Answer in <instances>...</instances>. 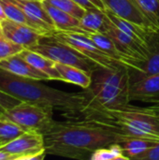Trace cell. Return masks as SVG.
Returning <instances> with one entry per match:
<instances>
[{
  "label": "cell",
  "mask_w": 159,
  "mask_h": 160,
  "mask_svg": "<svg viewBox=\"0 0 159 160\" xmlns=\"http://www.w3.org/2000/svg\"><path fill=\"white\" fill-rule=\"evenodd\" d=\"M46 153L74 159H89L98 148L119 142L127 137L108 122L84 116L54 121L43 133Z\"/></svg>",
  "instance_id": "cell-1"
},
{
  "label": "cell",
  "mask_w": 159,
  "mask_h": 160,
  "mask_svg": "<svg viewBox=\"0 0 159 160\" xmlns=\"http://www.w3.org/2000/svg\"><path fill=\"white\" fill-rule=\"evenodd\" d=\"M0 90L21 101L60 111L67 119L83 117L88 107L87 96L84 92L61 91L44 85L37 80L21 77L2 68H0Z\"/></svg>",
  "instance_id": "cell-2"
},
{
  "label": "cell",
  "mask_w": 159,
  "mask_h": 160,
  "mask_svg": "<svg viewBox=\"0 0 159 160\" xmlns=\"http://www.w3.org/2000/svg\"><path fill=\"white\" fill-rule=\"evenodd\" d=\"M91 77V84L84 92L88 100L85 112L92 109H122L130 103L129 68L98 67Z\"/></svg>",
  "instance_id": "cell-3"
},
{
  "label": "cell",
  "mask_w": 159,
  "mask_h": 160,
  "mask_svg": "<svg viewBox=\"0 0 159 160\" xmlns=\"http://www.w3.org/2000/svg\"><path fill=\"white\" fill-rule=\"evenodd\" d=\"M84 116L104 120L127 136L159 142V125L156 117L139 106L129 103L122 109H92Z\"/></svg>",
  "instance_id": "cell-4"
},
{
  "label": "cell",
  "mask_w": 159,
  "mask_h": 160,
  "mask_svg": "<svg viewBox=\"0 0 159 160\" xmlns=\"http://www.w3.org/2000/svg\"><path fill=\"white\" fill-rule=\"evenodd\" d=\"M29 50L38 52L53 62L80 68L86 72H92L98 68L97 64L85 57L73 47L60 41L52 36H43L38 43Z\"/></svg>",
  "instance_id": "cell-5"
},
{
  "label": "cell",
  "mask_w": 159,
  "mask_h": 160,
  "mask_svg": "<svg viewBox=\"0 0 159 160\" xmlns=\"http://www.w3.org/2000/svg\"><path fill=\"white\" fill-rule=\"evenodd\" d=\"M53 110L38 104L21 101L5 111L1 116L10 120L24 130H36L42 134L54 122Z\"/></svg>",
  "instance_id": "cell-6"
},
{
  "label": "cell",
  "mask_w": 159,
  "mask_h": 160,
  "mask_svg": "<svg viewBox=\"0 0 159 160\" xmlns=\"http://www.w3.org/2000/svg\"><path fill=\"white\" fill-rule=\"evenodd\" d=\"M51 36L56 38L60 41L73 47L85 57L93 61L98 67L109 68V69H117L121 68H126L115 60L111 58L107 53L97 46V44L86 35L76 33L72 31H59L56 30Z\"/></svg>",
  "instance_id": "cell-7"
},
{
  "label": "cell",
  "mask_w": 159,
  "mask_h": 160,
  "mask_svg": "<svg viewBox=\"0 0 159 160\" xmlns=\"http://www.w3.org/2000/svg\"><path fill=\"white\" fill-rule=\"evenodd\" d=\"M0 150L16 157V160H42L47 155L44 137L41 132L27 130L7 143L0 145Z\"/></svg>",
  "instance_id": "cell-8"
},
{
  "label": "cell",
  "mask_w": 159,
  "mask_h": 160,
  "mask_svg": "<svg viewBox=\"0 0 159 160\" xmlns=\"http://www.w3.org/2000/svg\"><path fill=\"white\" fill-rule=\"evenodd\" d=\"M106 8L118 17L134 22L151 32L159 33L154 23L142 12L135 0H102Z\"/></svg>",
  "instance_id": "cell-9"
},
{
  "label": "cell",
  "mask_w": 159,
  "mask_h": 160,
  "mask_svg": "<svg viewBox=\"0 0 159 160\" xmlns=\"http://www.w3.org/2000/svg\"><path fill=\"white\" fill-rule=\"evenodd\" d=\"M3 35L13 42L22 46L24 49H30L37 45L44 36L38 30L28 25L16 22L9 19L0 22Z\"/></svg>",
  "instance_id": "cell-10"
},
{
  "label": "cell",
  "mask_w": 159,
  "mask_h": 160,
  "mask_svg": "<svg viewBox=\"0 0 159 160\" xmlns=\"http://www.w3.org/2000/svg\"><path fill=\"white\" fill-rule=\"evenodd\" d=\"M130 101L152 103L159 100V73L130 81Z\"/></svg>",
  "instance_id": "cell-11"
},
{
  "label": "cell",
  "mask_w": 159,
  "mask_h": 160,
  "mask_svg": "<svg viewBox=\"0 0 159 160\" xmlns=\"http://www.w3.org/2000/svg\"><path fill=\"white\" fill-rule=\"evenodd\" d=\"M0 68L11 72L15 75L30 78L37 81H50V77L44 72L38 70L22 58L20 53L7 57L0 61Z\"/></svg>",
  "instance_id": "cell-12"
},
{
  "label": "cell",
  "mask_w": 159,
  "mask_h": 160,
  "mask_svg": "<svg viewBox=\"0 0 159 160\" xmlns=\"http://www.w3.org/2000/svg\"><path fill=\"white\" fill-rule=\"evenodd\" d=\"M106 14L109 18V20L121 31L128 35L130 38H132L137 42L149 47L150 48V42L153 38V37L158 33L151 32L134 22H131L129 21H127L121 17H118L114 13H112L110 10H106Z\"/></svg>",
  "instance_id": "cell-13"
},
{
  "label": "cell",
  "mask_w": 159,
  "mask_h": 160,
  "mask_svg": "<svg viewBox=\"0 0 159 160\" xmlns=\"http://www.w3.org/2000/svg\"><path fill=\"white\" fill-rule=\"evenodd\" d=\"M43 6L47 10L48 14L52 18L53 24L56 30L59 31H72L76 33H81L87 35L86 32L81 29L80 27V20L76 17L72 16L71 14L54 7L53 5L50 4L49 2L42 0Z\"/></svg>",
  "instance_id": "cell-14"
},
{
  "label": "cell",
  "mask_w": 159,
  "mask_h": 160,
  "mask_svg": "<svg viewBox=\"0 0 159 160\" xmlns=\"http://www.w3.org/2000/svg\"><path fill=\"white\" fill-rule=\"evenodd\" d=\"M159 73V33L155 35L150 42V51L147 59L136 70L129 69L130 81Z\"/></svg>",
  "instance_id": "cell-15"
},
{
  "label": "cell",
  "mask_w": 159,
  "mask_h": 160,
  "mask_svg": "<svg viewBox=\"0 0 159 160\" xmlns=\"http://www.w3.org/2000/svg\"><path fill=\"white\" fill-rule=\"evenodd\" d=\"M109 25V18L106 10L99 8L85 9L84 14L80 19V27L86 33L105 34Z\"/></svg>",
  "instance_id": "cell-16"
},
{
  "label": "cell",
  "mask_w": 159,
  "mask_h": 160,
  "mask_svg": "<svg viewBox=\"0 0 159 160\" xmlns=\"http://www.w3.org/2000/svg\"><path fill=\"white\" fill-rule=\"evenodd\" d=\"M54 66L61 76V81L78 85L83 89H87L90 86L92 77L91 74L85 70L74 66L56 62L54 63Z\"/></svg>",
  "instance_id": "cell-17"
},
{
  "label": "cell",
  "mask_w": 159,
  "mask_h": 160,
  "mask_svg": "<svg viewBox=\"0 0 159 160\" xmlns=\"http://www.w3.org/2000/svg\"><path fill=\"white\" fill-rule=\"evenodd\" d=\"M20 55L24 58L28 63H30L33 67L47 74L51 80L61 81V76L54 66L55 62H53L50 58L29 49L22 50L20 52Z\"/></svg>",
  "instance_id": "cell-18"
},
{
  "label": "cell",
  "mask_w": 159,
  "mask_h": 160,
  "mask_svg": "<svg viewBox=\"0 0 159 160\" xmlns=\"http://www.w3.org/2000/svg\"><path fill=\"white\" fill-rule=\"evenodd\" d=\"M158 142L144 139V138H138V137H127L125 140L119 142V145L121 146L124 155L127 157L128 160H137V158L157 144Z\"/></svg>",
  "instance_id": "cell-19"
},
{
  "label": "cell",
  "mask_w": 159,
  "mask_h": 160,
  "mask_svg": "<svg viewBox=\"0 0 159 160\" xmlns=\"http://www.w3.org/2000/svg\"><path fill=\"white\" fill-rule=\"evenodd\" d=\"M0 4L4 9V12L7 16V19H9V20L14 21L16 22L22 23V24L28 25L30 27H33L44 35V33L37 27V25L28 17V15L19 6H17L16 4H14L10 0H0Z\"/></svg>",
  "instance_id": "cell-20"
},
{
  "label": "cell",
  "mask_w": 159,
  "mask_h": 160,
  "mask_svg": "<svg viewBox=\"0 0 159 160\" xmlns=\"http://www.w3.org/2000/svg\"><path fill=\"white\" fill-rule=\"evenodd\" d=\"M90 160H128L118 142L97 149L90 156Z\"/></svg>",
  "instance_id": "cell-21"
},
{
  "label": "cell",
  "mask_w": 159,
  "mask_h": 160,
  "mask_svg": "<svg viewBox=\"0 0 159 160\" xmlns=\"http://www.w3.org/2000/svg\"><path fill=\"white\" fill-rule=\"evenodd\" d=\"M25 131L20 126L0 115V142L2 144L9 142Z\"/></svg>",
  "instance_id": "cell-22"
},
{
  "label": "cell",
  "mask_w": 159,
  "mask_h": 160,
  "mask_svg": "<svg viewBox=\"0 0 159 160\" xmlns=\"http://www.w3.org/2000/svg\"><path fill=\"white\" fill-rule=\"evenodd\" d=\"M146 17L159 31V0H135Z\"/></svg>",
  "instance_id": "cell-23"
},
{
  "label": "cell",
  "mask_w": 159,
  "mask_h": 160,
  "mask_svg": "<svg viewBox=\"0 0 159 160\" xmlns=\"http://www.w3.org/2000/svg\"><path fill=\"white\" fill-rule=\"evenodd\" d=\"M54 7L71 14L77 19H81L85 12V9L77 4L74 0H45Z\"/></svg>",
  "instance_id": "cell-24"
},
{
  "label": "cell",
  "mask_w": 159,
  "mask_h": 160,
  "mask_svg": "<svg viewBox=\"0 0 159 160\" xmlns=\"http://www.w3.org/2000/svg\"><path fill=\"white\" fill-rule=\"evenodd\" d=\"M24 48L12 40L6 38L4 35L0 36V61L20 53Z\"/></svg>",
  "instance_id": "cell-25"
},
{
  "label": "cell",
  "mask_w": 159,
  "mask_h": 160,
  "mask_svg": "<svg viewBox=\"0 0 159 160\" xmlns=\"http://www.w3.org/2000/svg\"><path fill=\"white\" fill-rule=\"evenodd\" d=\"M20 102H21V100L17 99L16 98L12 97L11 95L7 94V92L0 90V115L5 111L19 104Z\"/></svg>",
  "instance_id": "cell-26"
},
{
  "label": "cell",
  "mask_w": 159,
  "mask_h": 160,
  "mask_svg": "<svg viewBox=\"0 0 159 160\" xmlns=\"http://www.w3.org/2000/svg\"><path fill=\"white\" fill-rule=\"evenodd\" d=\"M74 1L84 9L99 8L102 10H107L106 6L104 5L102 0H74Z\"/></svg>",
  "instance_id": "cell-27"
},
{
  "label": "cell",
  "mask_w": 159,
  "mask_h": 160,
  "mask_svg": "<svg viewBox=\"0 0 159 160\" xmlns=\"http://www.w3.org/2000/svg\"><path fill=\"white\" fill-rule=\"evenodd\" d=\"M137 160H159V142L145 153L141 155Z\"/></svg>",
  "instance_id": "cell-28"
},
{
  "label": "cell",
  "mask_w": 159,
  "mask_h": 160,
  "mask_svg": "<svg viewBox=\"0 0 159 160\" xmlns=\"http://www.w3.org/2000/svg\"><path fill=\"white\" fill-rule=\"evenodd\" d=\"M141 108L142 110L146 111V112H152V113H156V114H159V100L158 101H156V102L149 103L148 106L141 107Z\"/></svg>",
  "instance_id": "cell-29"
},
{
  "label": "cell",
  "mask_w": 159,
  "mask_h": 160,
  "mask_svg": "<svg viewBox=\"0 0 159 160\" xmlns=\"http://www.w3.org/2000/svg\"><path fill=\"white\" fill-rule=\"evenodd\" d=\"M0 160H16V157L6 151L0 150Z\"/></svg>",
  "instance_id": "cell-30"
},
{
  "label": "cell",
  "mask_w": 159,
  "mask_h": 160,
  "mask_svg": "<svg viewBox=\"0 0 159 160\" xmlns=\"http://www.w3.org/2000/svg\"><path fill=\"white\" fill-rule=\"evenodd\" d=\"M5 19H7V16H6V14L4 12V9H3L2 6L0 4V22L3 21V20H5Z\"/></svg>",
  "instance_id": "cell-31"
},
{
  "label": "cell",
  "mask_w": 159,
  "mask_h": 160,
  "mask_svg": "<svg viewBox=\"0 0 159 160\" xmlns=\"http://www.w3.org/2000/svg\"><path fill=\"white\" fill-rule=\"evenodd\" d=\"M152 113V112H151ZM152 114H154V116L156 117V120H157V122L158 123V125H159V114H156V113H152Z\"/></svg>",
  "instance_id": "cell-32"
},
{
  "label": "cell",
  "mask_w": 159,
  "mask_h": 160,
  "mask_svg": "<svg viewBox=\"0 0 159 160\" xmlns=\"http://www.w3.org/2000/svg\"><path fill=\"white\" fill-rule=\"evenodd\" d=\"M3 35V31H2V27H1V23H0V36Z\"/></svg>",
  "instance_id": "cell-33"
},
{
  "label": "cell",
  "mask_w": 159,
  "mask_h": 160,
  "mask_svg": "<svg viewBox=\"0 0 159 160\" xmlns=\"http://www.w3.org/2000/svg\"><path fill=\"white\" fill-rule=\"evenodd\" d=\"M0 145H2V143H1V142H0Z\"/></svg>",
  "instance_id": "cell-34"
}]
</instances>
